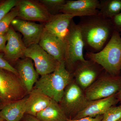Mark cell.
Listing matches in <instances>:
<instances>
[{
  "label": "cell",
  "instance_id": "cell-19",
  "mask_svg": "<svg viewBox=\"0 0 121 121\" xmlns=\"http://www.w3.org/2000/svg\"><path fill=\"white\" fill-rule=\"evenodd\" d=\"M27 97L4 106L0 110V118L4 121H20L26 113Z\"/></svg>",
  "mask_w": 121,
  "mask_h": 121
},
{
  "label": "cell",
  "instance_id": "cell-17",
  "mask_svg": "<svg viewBox=\"0 0 121 121\" xmlns=\"http://www.w3.org/2000/svg\"><path fill=\"white\" fill-rule=\"evenodd\" d=\"M16 69L20 80L29 94L38 80L39 75L34 68L31 60L26 58L21 60L17 64Z\"/></svg>",
  "mask_w": 121,
  "mask_h": 121
},
{
  "label": "cell",
  "instance_id": "cell-12",
  "mask_svg": "<svg viewBox=\"0 0 121 121\" xmlns=\"http://www.w3.org/2000/svg\"><path fill=\"white\" fill-rule=\"evenodd\" d=\"M11 25L22 33L26 47L34 44H39L43 31V25L17 18L12 21Z\"/></svg>",
  "mask_w": 121,
  "mask_h": 121
},
{
  "label": "cell",
  "instance_id": "cell-25",
  "mask_svg": "<svg viewBox=\"0 0 121 121\" xmlns=\"http://www.w3.org/2000/svg\"><path fill=\"white\" fill-rule=\"evenodd\" d=\"M18 1L7 0L0 3V21L12 9L16 6Z\"/></svg>",
  "mask_w": 121,
  "mask_h": 121
},
{
  "label": "cell",
  "instance_id": "cell-24",
  "mask_svg": "<svg viewBox=\"0 0 121 121\" xmlns=\"http://www.w3.org/2000/svg\"><path fill=\"white\" fill-rule=\"evenodd\" d=\"M121 118V105L113 106L104 114L101 121H117Z\"/></svg>",
  "mask_w": 121,
  "mask_h": 121
},
{
  "label": "cell",
  "instance_id": "cell-21",
  "mask_svg": "<svg viewBox=\"0 0 121 121\" xmlns=\"http://www.w3.org/2000/svg\"><path fill=\"white\" fill-rule=\"evenodd\" d=\"M98 9V14L111 19L121 12V0H101Z\"/></svg>",
  "mask_w": 121,
  "mask_h": 121
},
{
  "label": "cell",
  "instance_id": "cell-11",
  "mask_svg": "<svg viewBox=\"0 0 121 121\" xmlns=\"http://www.w3.org/2000/svg\"><path fill=\"white\" fill-rule=\"evenodd\" d=\"M98 0H67L60 10V13L69 14L75 17L89 16L99 13Z\"/></svg>",
  "mask_w": 121,
  "mask_h": 121
},
{
  "label": "cell",
  "instance_id": "cell-13",
  "mask_svg": "<svg viewBox=\"0 0 121 121\" xmlns=\"http://www.w3.org/2000/svg\"><path fill=\"white\" fill-rule=\"evenodd\" d=\"M39 44L58 62L65 60L66 47L64 41L44 28Z\"/></svg>",
  "mask_w": 121,
  "mask_h": 121
},
{
  "label": "cell",
  "instance_id": "cell-9",
  "mask_svg": "<svg viewBox=\"0 0 121 121\" xmlns=\"http://www.w3.org/2000/svg\"><path fill=\"white\" fill-rule=\"evenodd\" d=\"M103 70L97 63L88 60L77 63L72 74L75 82L84 91L95 82Z\"/></svg>",
  "mask_w": 121,
  "mask_h": 121
},
{
  "label": "cell",
  "instance_id": "cell-36",
  "mask_svg": "<svg viewBox=\"0 0 121 121\" xmlns=\"http://www.w3.org/2000/svg\"><path fill=\"white\" fill-rule=\"evenodd\" d=\"M121 121V119H119V120H118V121Z\"/></svg>",
  "mask_w": 121,
  "mask_h": 121
},
{
  "label": "cell",
  "instance_id": "cell-32",
  "mask_svg": "<svg viewBox=\"0 0 121 121\" xmlns=\"http://www.w3.org/2000/svg\"><path fill=\"white\" fill-rule=\"evenodd\" d=\"M118 31L119 32V34H120V36H121V28H120Z\"/></svg>",
  "mask_w": 121,
  "mask_h": 121
},
{
  "label": "cell",
  "instance_id": "cell-33",
  "mask_svg": "<svg viewBox=\"0 0 121 121\" xmlns=\"http://www.w3.org/2000/svg\"><path fill=\"white\" fill-rule=\"evenodd\" d=\"M1 101L0 99V110L1 109Z\"/></svg>",
  "mask_w": 121,
  "mask_h": 121
},
{
  "label": "cell",
  "instance_id": "cell-6",
  "mask_svg": "<svg viewBox=\"0 0 121 121\" xmlns=\"http://www.w3.org/2000/svg\"><path fill=\"white\" fill-rule=\"evenodd\" d=\"M105 74L84 91L89 101L109 97L116 94L121 90V76L111 75L106 71Z\"/></svg>",
  "mask_w": 121,
  "mask_h": 121
},
{
  "label": "cell",
  "instance_id": "cell-22",
  "mask_svg": "<svg viewBox=\"0 0 121 121\" xmlns=\"http://www.w3.org/2000/svg\"><path fill=\"white\" fill-rule=\"evenodd\" d=\"M52 15L60 13V10L66 2L65 0H41L39 1Z\"/></svg>",
  "mask_w": 121,
  "mask_h": 121
},
{
  "label": "cell",
  "instance_id": "cell-4",
  "mask_svg": "<svg viewBox=\"0 0 121 121\" xmlns=\"http://www.w3.org/2000/svg\"><path fill=\"white\" fill-rule=\"evenodd\" d=\"M66 47L65 60L68 70L72 73L78 63L86 60L83 56L84 43L78 24L72 20L64 40Z\"/></svg>",
  "mask_w": 121,
  "mask_h": 121
},
{
  "label": "cell",
  "instance_id": "cell-31",
  "mask_svg": "<svg viewBox=\"0 0 121 121\" xmlns=\"http://www.w3.org/2000/svg\"><path fill=\"white\" fill-rule=\"evenodd\" d=\"M117 97L118 101L121 103V89L120 91L117 94Z\"/></svg>",
  "mask_w": 121,
  "mask_h": 121
},
{
  "label": "cell",
  "instance_id": "cell-5",
  "mask_svg": "<svg viewBox=\"0 0 121 121\" xmlns=\"http://www.w3.org/2000/svg\"><path fill=\"white\" fill-rule=\"evenodd\" d=\"M27 93L18 76L0 69L1 109L7 104L24 98Z\"/></svg>",
  "mask_w": 121,
  "mask_h": 121
},
{
  "label": "cell",
  "instance_id": "cell-8",
  "mask_svg": "<svg viewBox=\"0 0 121 121\" xmlns=\"http://www.w3.org/2000/svg\"><path fill=\"white\" fill-rule=\"evenodd\" d=\"M24 56L34 61L36 70L41 76L53 72L59 62L39 44H34L27 47Z\"/></svg>",
  "mask_w": 121,
  "mask_h": 121
},
{
  "label": "cell",
  "instance_id": "cell-26",
  "mask_svg": "<svg viewBox=\"0 0 121 121\" xmlns=\"http://www.w3.org/2000/svg\"><path fill=\"white\" fill-rule=\"evenodd\" d=\"M0 69L10 72L18 76L17 70L5 59L3 53H0Z\"/></svg>",
  "mask_w": 121,
  "mask_h": 121
},
{
  "label": "cell",
  "instance_id": "cell-35",
  "mask_svg": "<svg viewBox=\"0 0 121 121\" xmlns=\"http://www.w3.org/2000/svg\"><path fill=\"white\" fill-rule=\"evenodd\" d=\"M120 71H121V66H120Z\"/></svg>",
  "mask_w": 121,
  "mask_h": 121
},
{
  "label": "cell",
  "instance_id": "cell-27",
  "mask_svg": "<svg viewBox=\"0 0 121 121\" xmlns=\"http://www.w3.org/2000/svg\"><path fill=\"white\" fill-rule=\"evenodd\" d=\"M111 19L115 29L118 31L121 28V12Z\"/></svg>",
  "mask_w": 121,
  "mask_h": 121
},
{
  "label": "cell",
  "instance_id": "cell-29",
  "mask_svg": "<svg viewBox=\"0 0 121 121\" xmlns=\"http://www.w3.org/2000/svg\"><path fill=\"white\" fill-rule=\"evenodd\" d=\"M7 42V35H0V53H4Z\"/></svg>",
  "mask_w": 121,
  "mask_h": 121
},
{
  "label": "cell",
  "instance_id": "cell-34",
  "mask_svg": "<svg viewBox=\"0 0 121 121\" xmlns=\"http://www.w3.org/2000/svg\"><path fill=\"white\" fill-rule=\"evenodd\" d=\"M0 121H4V120H3V119H1V118H0Z\"/></svg>",
  "mask_w": 121,
  "mask_h": 121
},
{
  "label": "cell",
  "instance_id": "cell-14",
  "mask_svg": "<svg viewBox=\"0 0 121 121\" xmlns=\"http://www.w3.org/2000/svg\"><path fill=\"white\" fill-rule=\"evenodd\" d=\"M119 102L117 94L105 98L90 101L86 106L72 119L76 120L87 117H94L103 115Z\"/></svg>",
  "mask_w": 121,
  "mask_h": 121
},
{
  "label": "cell",
  "instance_id": "cell-23",
  "mask_svg": "<svg viewBox=\"0 0 121 121\" xmlns=\"http://www.w3.org/2000/svg\"><path fill=\"white\" fill-rule=\"evenodd\" d=\"M18 11L16 7L13 8L0 21V35L6 34L10 28L12 21L17 17Z\"/></svg>",
  "mask_w": 121,
  "mask_h": 121
},
{
  "label": "cell",
  "instance_id": "cell-30",
  "mask_svg": "<svg viewBox=\"0 0 121 121\" xmlns=\"http://www.w3.org/2000/svg\"><path fill=\"white\" fill-rule=\"evenodd\" d=\"M26 115L25 117H23V121H41L37 119L35 117L29 115Z\"/></svg>",
  "mask_w": 121,
  "mask_h": 121
},
{
  "label": "cell",
  "instance_id": "cell-7",
  "mask_svg": "<svg viewBox=\"0 0 121 121\" xmlns=\"http://www.w3.org/2000/svg\"><path fill=\"white\" fill-rule=\"evenodd\" d=\"M89 101L84 91L78 86L74 80H72L65 88L59 104L69 119V117L73 116V118L82 111Z\"/></svg>",
  "mask_w": 121,
  "mask_h": 121
},
{
  "label": "cell",
  "instance_id": "cell-15",
  "mask_svg": "<svg viewBox=\"0 0 121 121\" xmlns=\"http://www.w3.org/2000/svg\"><path fill=\"white\" fill-rule=\"evenodd\" d=\"M6 35L7 43L4 52L5 59L9 62H13L24 56L27 47L14 29L10 27Z\"/></svg>",
  "mask_w": 121,
  "mask_h": 121
},
{
  "label": "cell",
  "instance_id": "cell-28",
  "mask_svg": "<svg viewBox=\"0 0 121 121\" xmlns=\"http://www.w3.org/2000/svg\"><path fill=\"white\" fill-rule=\"evenodd\" d=\"M103 118V115H98L95 117H87L80 119L74 120L68 119L66 121H101Z\"/></svg>",
  "mask_w": 121,
  "mask_h": 121
},
{
  "label": "cell",
  "instance_id": "cell-2",
  "mask_svg": "<svg viewBox=\"0 0 121 121\" xmlns=\"http://www.w3.org/2000/svg\"><path fill=\"white\" fill-rule=\"evenodd\" d=\"M73 75L66 67L65 60L59 62L53 72L41 76L35 84L39 89L55 101L59 103L64 90L72 81Z\"/></svg>",
  "mask_w": 121,
  "mask_h": 121
},
{
  "label": "cell",
  "instance_id": "cell-1",
  "mask_svg": "<svg viewBox=\"0 0 121 121\" xmlns=\"http://www.w3.org/2000/svg\"><path fill=\"white\" fill-rule=\"evenodd\" d=\"M87 52L97 53L112 37L115 28L111 19L99 15L80 17L78 24Z\"/></svg>",
  "mask_w": 121,
  "mask_h": 121
},
{
  "label": "cell",
  "instance_id": "cell-3",
  "mask_svg": "<svg viewBox=\"0 0 121 121\" xmlns=\"http://www.w3.org/2000/svg\"><path fill=\"white\" fill-rule=\"evenodd\" d=\"M86 56L101 66L111 75H120L121 37L119 32L115 29L109 41L99 52H87Z\"/></svg>",
  "mask_w": 121,
  "mask_h": 121
},
{
  "label": "cell",
  "instance_id": "cell-20",
  "mask_svg": "<svg viewBox=\"0 0 121 121\" xmlns=\"http://www.w3.org/2000/svg\"><path fill=\"white\" fill-rule=\"evenodd\" d=\"M35 117L41 121H66L68 119L59 103L53 99Z\"/></svg>",
  "mask_w": 121,
  "mask_h": 121
},
{
  "label": "cell",
  "instance_id": "cell-18",
  "mask_svg": "<svg viewBox=\"0 0 121 121\" xmlns=\"http://www.w3.org/2000/svg\"><path fill=\"white\" fill-rule=\"evenodd\" d=\"M52 100L39 89H33L27 97L25 114L36 117L37 114L46 108Z\"/></svg>",
  "mask_w": 121,
  "mask_h": 121
},
{
  "label": "cell",
  "instance_id": "cell-10",
  "mask_svg": "<svg viewBox=\"0 0 121 121\" xmlns=\"http://www.w3.org/2000/svg\"><path fill=\"white\" fill-rule=\"evenodd\" d=\"M17 17L26 21L47 22L52 16L42 4L28 0L18 1Z\"/></svg>",
  "mask_w": 121,
  "mask_h": 121
},
{
  "label": "cell",
  "instance_id": "cell-16",
  "mask_svg": "<svg viewBox=\"0 0 121 121\" xmlns=\"http://www.w3.org/2000/svg\"><path fill=\"white\" fill-rule=\"evenodd\" d=\"M74 17L72 15L62 13L52 15L45 22L44 28L64 41Z\"/></svg>",
  "mask_w": 121,
  "mask_h": 121
}]
</instances>
